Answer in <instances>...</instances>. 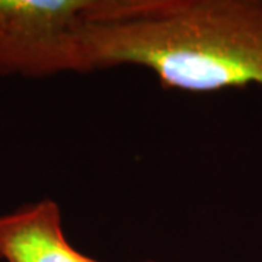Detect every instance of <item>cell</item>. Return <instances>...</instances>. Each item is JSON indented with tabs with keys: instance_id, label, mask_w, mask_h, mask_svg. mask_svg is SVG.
<instances>
[{
	"instance_id": "cell-3",
	"label": "cell",
	"mask_w": 262,
	"mask_h": 262,
	"mask_svg": "<svg viewBox=\"0 0 262 262\" xmlns=\"http://www.w3.org/2000/svg\"><path fill=\"white\" fill-rule=\"evenodd\" d=\"M0 259L6 262H101L66 239L57 203L42 200L0 215ZM156 262V261H144Z\"/></svg>"
},
{
	"instance_id": "cell-1",
	"label": "cell",
	"mask_w": 262,
	"mask_h": 262,
	"mask_svg": "<svg viewBox=\"0 0 262 262\" xmlns=\"http://www.w3.org/2000/svg\"><path fill=\"white\" fill-rule=\"evenodd\" d=\"M82 44L83 73L139 66L165 89L262 86V0H94Z\"/></svg>"
},
{
	"instance_id": "cell-2",
	"label": "cell",
	"mask_w": 262,
	"mask_h": 262,
	"mask_svg": "<svg viewBox=\"0 0 262 262\" xmlns=\"http://www.w3.org/2000/svg\"><path fill=\"white\" fill-rule=\"evenodd\" d=\"M94 0H0V75L83 73V35Z\"/></svg>"
}]
</instances>
